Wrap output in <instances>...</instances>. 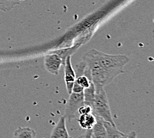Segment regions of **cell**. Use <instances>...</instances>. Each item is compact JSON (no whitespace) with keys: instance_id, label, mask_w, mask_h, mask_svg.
<instances>
[{"instance_id":"cell-1","label":"cell","mask_w":154,"mask_h":138,"mask_svg":"<svg viewBox=\"0 0 154 138\" xmlns=\"http://www.w3.org/2000/svg\"><path fill=\"white\" fill-rule=\"evenodd\" d=\"M82 61L89 70L94 84L104 87L124 72V67L130 59L126 55L108 54L92 49L84 54Z\"/></svg>"},{"instance_id":"cell-2","label":"cell","mask_w":154,"mask_h":138,"mask_svg":"<svg viewBox=\"0 0 154 138\" xmlns=\"http://www.w3.org/2000/svg\"><path fill=\"white\" fill-rule=\"evenodd\" d=\"M95 97L92 106V114L95 116L116 126L112 118L111 110L104 86L95 85Z\"/></svg>"},{"instance_id":"cell-3","label":"cell","mask_w":154,"mask_h":138,"mask_svg":"<svg viewBox=\"0 0 154 138\" xmlns=\"http://www.w3.org/2000/svg\"><path fill=\"white\" fill-rule=\"evenodd\" d=\"M84 104V96L83 92L80 93L72 92L69 94V98L67 102L65 117L71 121L73 119L78 117L79 110Z\"/></svg>"},{"instance_id":"cell-4","label":"cell","mask_w":154,"mask_h":138,"mask_svg":"<svg viewBox=\"0 0 154 138\" xmlns=\"http://www.w3.org/2000/svg\"><path fill=\"white\" fill-rule=\"evenodd\" d=\"M62 65V59L56 53L48 54L45 57V68L48 72L53 74V75H59L60 66H61Z\"/></svg>"},{"instance_id":"cell-5","label":"cell","mask_w":154,"mask_h":138,"mask_svg":"<svg viewBox=\"0 0 154 138\" xmlns=\"http://www.w3.org/2000/svg\"><path fill=\"white\" fill-rule=\"evenodd\" d=\"M70 58H71L70 55L67 57L64 64L65 65V81L66 90L69 94L72 93L73 85L76 80V72L72 66Z\"/></svg>"},{"instance_id":"cell-6","label":"cell","mask_w":154,"mask_h":138,"mask_svg":"<svg viewBox=\"0 0 154 138\" xmlns=\"http://www.w3.org/2000/svg\"><path fill=\"white\" fill-rule=\"evenodd\" d=\"M69 137L66 126V118L62 116L53 128L51 134V138H69Z\"/></svg>"},{"instance_id":"cell-7","label":"cell","mask_w":154,"mask_h":138,"mask_svg":"<svg viewBox=\"0 0 154 138\" xmlns=\"http://www.w3.org/2000/svg\"><path fill=\"white\" fill-rule=\"evenodd\" d=\"M96 122L92 127V134L96 138H105L106 136V130L104 126V121L101 118L95 116Z\"/></svg>"},{"instance_id":"cell-8","label":"cell","mask_w":154,"mask_h":138,"mask_svg":"<svg viewBox=\"0 0 154 138\" xmlns=\"http://www.w3.org/2000/svg\"><path fill=\"white\" fill-rule=\"evenodd\" d=\"M78 121L79 125L84 130H91L96 122L95 115L92 114H81L79 115Z\"/></svg>"},{"instance_id":"cell-9","label":"cell","mask_w":154,"mask_h":138,"mask_svg":"<svg viewBox=\"0 0 154 138\" xmlns=\"http://www.w3.org/2000/svg\"><path fill=\"white\" fill-rule=\"evenodd\" d=\"M37 133L29 127H19L14 131V138H36Z\"/></svg>"},{"instance_id":"cell-10","label":"cell","mask_w":154,"mask_h":138,"mask_svg":"<svg viewBox=\"0 0 154 138\" xmlns=\"http://www.w3.org/2000/svg\"><path fill=\"white\" fill-rule=\"evenodd\" d=\"M104 126L106 130V136L105 138H124L126 134L118 130L116 126L104 121Z\"/></svg>"},{"instance_id":"cell-11","label":"cell","mask_w":154,"mask_h":138,"mask_svg":"<svg viewBox=\"0 0 154 138\" xmlns=\"http://www.w3.org/2000/svg\"><path fill=\"white\" fill-rule=\"evenodd\" d=\"M83 96H84V103L91 106L92 108L95 97V86L92 82L88 88L84 89Z\"/></svg>"},{"instance_id":"cell-12","label":"cell","mask_w":154,"mask_h":138,"mask_svg":"<svg viewBox=\"0 0 154 138\" xmlns=\"http://www.w3.org/2000/svg\"><path fill=\"white\" fill-rule=\"evenodd\" d=\"M92 81L90 80L87 76L84 75H79L76 76V80L75 83L79 86H81L83 89L88 88L91 85Z\"/></svg>"},{"instance_id":"cell-13","label":"cell","mask_w":154,"mask_h":138,"mask_svg":"<svg viewBox=\"0 0 154 138\" xmlns=\"http://www.w3.org/2000/svg\"><path fill=\"white\" fill-rule=\"evenodd\" d=\"M92 113V108L91 106L88 104H86L84 103L82 106L79 108V114H89Z\"/></svg>"},{"instance_id":"cell-14","label":"cell","mask_w":154,"mask_h":138,"mask_svg":"<svg viewBox=\"0 0 154 138\" xmlns=\"http://www.w3.org/2000/svg\"><path fill=\"white\" fill-rule=\"evenodd\" d=\"M92 135V130H87L86 131L85 134L81 138H91Z\"/></svg>"},{"instance_id":"cell-15","label":"cell","mask_w":154,"mask_h":138,"mask_svg":"<svg viewBox=\"0 0 154 138\" xmlns=\"http://www.w3.org/2000/svg\"><path fill=\"white\" fill-rule=\"evenodd\" d=\"M126 138H137V134L135 131H130V132L126 135Z\"/></svg>"},{"instance_id":"cell-16","label":"cell","mask_w":154,"mask_h":138,"mask_svg":"<svg viewBox=\"0 0 154 138\" xmlns=\"http://www.w3.org/2000/svg\"><path fill=\"white\" fill-rule=\"evenodd\" d=\"M91 138H96V137H95L94 136H93V134H92V136H91Z\"/></svg>"},{"instance_id":"cell-17","label":"cell","mask_w":154,"mask_h":138,"mask_svg":"<svg viewBox=\"0 0 154 138\" xmlns=\"http://www.w3.org/2000/svg\"><path fill=\"white\" fill-rule=\"evenodd\" d=\"M126 136H125V137L124 138H126Z\"/></svg>"},{"instance_id":"cell-18","label":"cell","mask_w":154,"mask_h":138,"mask_svg":"<svg viewBox=\"0 0 154 138\" xmlns=\"http://www.w3.org/2000/svg\"><path fill=\"white\" fill-rule=\"evenodd\" d=\"M69 138H72V137H69Z\"/></svg>"}]
</instances>
